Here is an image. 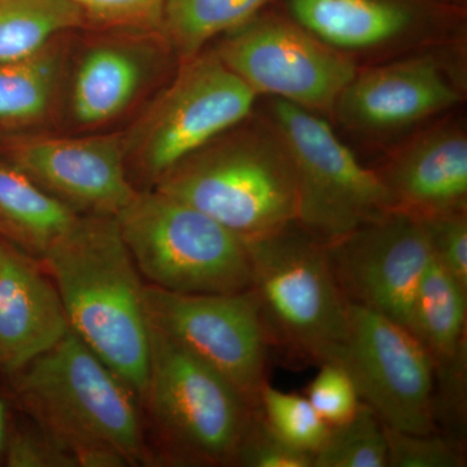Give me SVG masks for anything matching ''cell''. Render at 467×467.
<instances>
[{
  "instance_id": "28",
  "label": "cell",
  "mask_w": 467,
  "mask_h": 467,
  "mask_svg": "<svg viewBox=\"0 0 467 467\" xmlns=\"http://www.w3.org/2000/svg\"><path fill=\"white\" fill-rule=\"evenodd\" d=\"M313 454L297 450L276 436L257 408L236 451L233 466L313 467Z\"/></svg>"
},
{
  "instance_id": "8",
  "label": "cell",
  "mask_w": 467,
  "mask_h": 467,
  "mask_svg": "<svg viewBox=\"0 0 467 467\" xmlns=\"http://www.w3.org/2000/svg\"><path fill=\"white\" fill-rule=\"evenodd\" d=\"M150 328L213 368L259 407L270 347L251 288L236 294H180L144 285Z\"/></svg>"
},
{
  "instance_id": "15",
  "label": "cell",
  "mask_w": 467,
  "mask_h": 467,
  "mask_svg": "<svg viewBox=\"0 0 467 467\" xmlns=\"http://www.w3.org/2000/svg\"><path fill=\"white\" fill-rule=\"evenodd\" d=\"M69 330L63 303L41 261L0 241V368L11 376Z\"/></svg>"
},
{
  "instance_id": "4",
  "label": "cell",
  "mask_w": 467,
  "mask_h": 467,
  "mask_svg": "<svg viewBox=\"0 0 467 467\" xmlns=\"http://www.w3.org/2000/svg\"><path fill=\"white\" fill-rule=\"evenodd\" d=\"M244 242L270 347L306 364L334 362L346 337L348 301L325 243L297 223Z\"/></svg>"
},
{
  "instance_id": "18",
  "label": "cell",
  "mask_w": 467,
  "mask_h": 467,
  "mask_svg": "<svg viewBox=\"0 0 467 467\" xmlns=\"http://www.w3.org/2000/svg\"><path fill=\"white\" fill-rule=\"evenodd\" d=\"M295 21L337 50L376 47L410 23L409 12L387 0H291Z\"/></svg>"
},
{
  "instance_id": "3",
  "label": "cell",
  "mask_w": 467,
  "mask_h": 467,
  "mask_svg": "<svg viewBox=\"0 0 467 467\" xmlns=\"http://www.w3.org/2000/svg\"><path fill=\"white\" fill-rule=\"evenodd\" d=\"M156 190L213 218L244 241L297 223L296 175L272 119L212 140L175 165Z\"/></svg>"
},
{
  "instance_id": "25",
  "label": "cell",
  "mask_w": 467,
  "mask_h": 467,
  "mask_svg": "<svg viewBox=\"0 0 467 467\" xmlns=\"http://www.w3.org/2000/svg\"><path fill=\"white\" fill-rule=\"evenodd\" d=\"M259 408L276 436L313 456L321 450L330 432L331 427L318 416L306 396L279 391L269 382L261 389Z\"/></svg>"
},
{
  "instance_id": "16",
  "label": "cell",
  "mask_w": 467,
  "mask_h": 467,
  "mask_svg": "<svg viewBox=\"0 0 467 467\" xmlns=\"http://www.w3.org/2000/svg\"><path fill=\"white\" fill-rule=\"evenodd\" d=\"M395 211L418 220L467 211V137L460 128L423 134L378 171Z\"/></svg>"
},
{
  "instance_id": "32",
  "label": "cell",
  "mask_w": 467,
  "mask_h": 467,
  "mask_svg": "<svg viewBox=\"0 0 467 467\" xmlns=\"http://www.w3.org/2000/svg\"><path fill=\"white\" fill-rule=\"evenodd\" d=\"M5 438H7L5 435V401L0 399V457L5 451Z\"/></svg>"
},
{
  "instance_id": "5",
  "label": "cell",
  "mask_w": 467,
  "mask_h": 467,
  "mask_svg": "<svg viewBox=\"0 0 467 467\" xmlns=\"http://www.w3.org/2000/svg\"><path fill=\"white\" fill-rule=\"evenodd\" d=\"M140 402L159 450L180 466H233L256 405L229 380L150 327V362Z\"/></svg>"
},
{
  "instance_id": "19",
  "label": "cell",
  "mask_w": 467,
  "mask_h": 467,
  "mask_svg": "<svg viewBox=\"0 0 467 467\" xmlns=\"http://www.w3.org/2000/svg\"><path fill=\"white\" fill-rule=\"evenodd\" d=\"M409 330L431 356L435 371L466 356L467 290L434 259L418 285Z\"/></svg>"
},
{
  "instance_id": "23",
  "label": "cell",
  "mask_w": 467,
  "mask_h": 467,
  "mask_svg": "<svg viewBox=\"0 0 467 467\" xmlns=\"http://www.w3.org/2000/svg\"><path fill=\"white\" fill-rule=\"evenodd\" d=\"M57 55L45 48L26 60L0 63V126L41 119L51 103Z\"/></svg>"
},
{
  "instance_id": "27",
  "label": "cell",
  "mask_w": 467,
  "mask_h": 467,
  "mask_svg": "<svg viewBox=\"0 0 467 467\" xmlns=\"http://www.w3.org/2000/svg\"><path fill=\"white\" fill-rule=\"evenodd\" d=\"M319 367L304 396L328 426L342 425L358 413L361 405L358 389L348 371L337 362H325Z\"/></svg>"
},
{
  "instance_id": "21",
  "label": "cell",
  "mask_w": 467,
  "mask_h": 467,
  "mask_svg": "<svg viewBox=\"0 0 467 467\" xmlns=\"http://www.w3.org/2000/svg\"><path fill=\"white\" fill-rule=\"evenodd\" d=\"M85 15L69 0H0V63L26 60Z\"/></svg>"
},
{
  "instance_id": "20",
  "label": "cell",
  "mask_w": 467,
  "mask_h": 467,
  "mask_svg": "<svg viewBox=\"0 0 467 467\" xmlns=\"http://www.w3.org/2000/svg\"><path fill=\"white\" fill-rule=\"evenodd\" d=\"M142 78V66L131 52L113 46L94 48L77 70L73 88L76 119L86 125L113 119L133 100Z\"/></svg>"
},
{
  "instance_id": "13",
  "label": "cell",
  "mask_w": 467,
  "mask_h": 467,
  "mask_svg": "<svg viewBox=\"0 0 467 467\" xmlns=\"http://www.w3.org/2000/svg\"><path fill=\"white\" fill-rule=\"evenodd\" d=\"M9 162L77 213L117 217L138 192L119 137L43 138L12 147Z\"/></svg>"
},
{
  "instance_id": "9",
  "label": "cell",
  "mask_w": 467,
  "mask_h": 467,
  "mask_svg": "<svg viewBox=\"0 0 467 467\" xmlns=\"http://www.w3.org/2000/svg\"><path fill=\"white\" fill-rule=\"evenodd\" d=\"M334 362L348 371L359 399L384 425L435 432L434 361L408 327L348 303L346 337Z\"/></svg>"
},
{
  "instance_id": "22",
  "label": "cell",
  "mask_w": 467,
  "mask_h": 467,
  "mask_svg": "<svg viewBox=\"0 0 467 467\" xmlns=\"http://www.w3.org/2000/svg\"><path fill=\"white\" fill-rule=\"evenodd\" d=\"M269 0H165L161 26L181 55L193 57L218 34L252 20Z\"/></svg>"
},
{
  "instance_id": "6",
  "label": "cell",
  "mask_w": 467,
  "mask_h": 467,
  "mask_svg": "<svg viewBox=\"0 0 467 467\" xmlns=\"http://www.w3.org/2000/svg\"><path fill=\"white\" fill-rule=\"evenodd\" d=\"M138 272L180 294H236L251 288L244 239L167 193L138 192L116 217Z\"/></svg>"
},
{
  "instance_id": "10",
  "label": "cell",
  "mask_w": 467,
  "mask_h": 467,
  "mask_svg": "<svg viewBox=\"0 0 467 467\" xmlns=\"http://www.w3.org/2000/svg\"><path fill=\"white\" fill-rule=\"evenodd\" d=\"M257 95L308 109L334 112L358 66L296 23L282 18L248 21L217 52Z\"/></svg>"
},
{
  "instance_id": "24",
  "label": "cell",
  "mask_w": 467,
  "mask_h": 467,
  "mask_svg": "<svg viewBox=\"0 0 467 467\" xmlns=\"http://www.w3.org/2000/svg\"><path fill=\"white\" fill-rule=\"evenodd\" d=\"M313 467H389L384 423L373 409L361 401L355 416L331 427Z\"/></svg>"
},
{
  "instance_id": "12",
  "label": "cell",
  "mask_w": 467,
  "mask_h": 467,
  "mask_svg": "<svg viewBox=\"0 0 467 467\" xmlns=\"http://www.w3.org/2000/svg\"><path fill=\"white\" fill-rule=\"evenodd\" d=\"M326 248L348 303L409 328L418 285L432 260L425 227L418 218L392 211Z\"/></svg>"
},
{
  "instance_id": "2",
  "label": "cell",
  "mask_w": 467,
  "mask_h": 467,
  "mask_svg": "<svg viewBox=\"0 0 467 467\" xmlns=\"http://www.w3.org/2000/svg\"><path fill=\"white\" fill-rule=\"evenodd\" d=\"M11 377L20 407L77 467L104 450L130 466L149 462L137 395L72 330Z\"/></svg>"
},
{
  "instance_id": "1",
  "label": "cell",
  "mask_w": 467,
  "mask_h": 467,
  "mask_svg": "<svg viewBox=\"0 0 467 467\" xmlns=\"http://www.w3.org/2000/svg\"><path fill=\"white\" fill-rule=\"evenodd\" d=\"M39 261L57 287L70 330L140 401L149 374L150 325L140 273L116 217H79Z\"/></svg>"
},
{
  "instance_id": "30",
  "label": "cell",
  "mask_w": 467,
  "mask_h": 467,
  "mask_svg": "<svg viewBox=\"0 0 467 467\" xmlns=\"http://www.w3.org/2000/svg\"><path fill=\"white\" fill-rule=\"evenodd\" d=\"M3 453L9 467H77L69 451L36 425L5 438Z\"/></svg>"
},
{
  "instance_id": "11",
  "label": "cell",
  "mask_w": 467,
  "mask_h": 467,
  "mask_svg": "<svg viewBox=\"0 0 467 467\" xmlns=\"http://www.w3.org/2000/svg\"><path fill=\"white\" fill-rule=\"evenodd\" d=\"M259 95L217 54L190 61L140 135L143 169L158 182L175 165L244 122Z\"/></svg>"
},
{
  "instance_id": "7",
  "label": "cell",
  "mask_w": 467,
  "mask_h": 467,
  "mask_svg": "<svg viewBox=\"0 0 467 467\" xmlns=\"http://www.w3.org/2000/svg\"><path fill=\"white\" fill-rule=\"evenodd\" d=\"M272 112L296 175L297 225L328 244L395 211L378 171L364 167L317 113L281 99Z\"/></svg>"
},
{
  "instance_id": "14",
  "label": "cell",
  "mask_w": 467,
  "mask_h": 467,
  "mask_svg": "<svg viewBox=\"0 0 467 467\" xmlns=\"http://www.w3.org/2000/svg\"><path fill=\"white\" fill-rule=\"evenodd\" d=\"M460 99V92L432 58H410L358 69L334 112L353 128L389 131L444 112Z\"/></svg>"
},
{
  "instance_id": "29",
  "label": "cell",
  "mask_w": 467,
  "mask_h": 467,
  "mask_svg": "<svg viewBox=\"0 0 467 467\" xmlns=\"http://www.w3.org/2000/svg\"><path fill=\"white\" fill-rule=\"evenodd\" d=\"M420 221L425 227L432 259L467 290V211Z\"/></svg>"
},
{
  "instance_id": "31",
  "label": "cell",
  "mask_w": 467,
  "mask_h": 467,
  "mask_svg": "<svg viewBox=\"0 0 467 467\" xmlns=\"http://www.w3.org/2000/svg\"><path fill=\"white\" fill-rule=\"evenodd\" d=\"M82 14L116 26H161L165 0H69Z\"/></svg>"
},
{
  "instance_id": "26",
  "label": "cell",
  "mask_w": 467,
  "mask_h": 467,
  "mask_svg": "<svg viewBox=\"0 0 467 467\" xmlns=\"http://www.w3.org/2000/svg\"><path fill=\"white\" fill-rule=\"evenodd\" d=\"M389 467L466 466L462 442L451 436L410 434L384 425Z\"/></svg>"
},
{
  "instance_id": "17",
  "label": "cell",
  "mask_w": 467,
  "mask_h": 467,
  "mask_svg": "<svg viewBox=\"0 0 467 467\" xmlns=\"http://www.w3.org/2000/svg\"><path fill=\"white\" fill-rule=\"evenodd\" d=\"M81 214L46 192L11 162L0 161V236L41 260Z\"/></svg>"
}]
</instances>
